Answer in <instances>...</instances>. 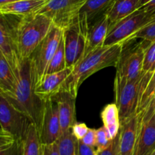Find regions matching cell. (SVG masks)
I'll use <instances>...</instances> for the list:
<instances>
[{
  "label": "cell",
  "mask_w": 155,
  "mask_h": 155,
  "mask_svg": "<svg viewBox=\"0 0 155 155\" xmlns=\"http://www.w3.org/2000/svg\"><path fill=\"white\" fill-rule=\"evenodd\" d=\"M16 83L12 93L5 95L11 103L35 124L39 130L43 116L45 101L35 92L34 77L30 58L24 59L15 72Z\"/></svg>",
  "instance_id": "cell-1"
},
{
  "label": "cell",
  "mask_w": 155,
  "mask_h": 155,
  "mask_svg": "<svg viewBox=\"0 0 155 155\" xmlns=\"http://www.w3.org/2000/svg\"><path fill=\"white\" fill-rule=\"evenodd\" d=\"M123 45L124 43L102 45L85 56L73 68L71 75L62 84L60 92H66L77 98L79 88L88 77L104 68L117 67Z\"/></svg>",
  "instance_id": "cell-2"
},
{
  "label": "cell",
  "mask_w": 155,
  "mask_h": 155,
  "mask_svg": "<svg viewBox=\"0 0 155 155\" xmlns=\"http://www.w3.org/2000/svg\"><path fill=\"white\" fill-rule=\"evenodd\" d=\"M52 25L51 21L42 14L21 17L17 28V45L21 60L30 57Z\"/></svg>",
  "instance_id": "cell-3"
},
{
  "label": "cell",
  "mask_w": 155,
  "mask_h": 155,
  "mask_svg": "<svg viewBox=\"0 0 155 155\" xmlns=\"http://www.w3.org/2000/svg\"><path fill=\"white\" fill-rule=\"evenodd\" d=\"M145 72L134 80L128 81L116 75L114 80L115 104L119 110L120 124L137 114V108Z\"/></svg>",
  "instance_id": "cell-4"
},
{
  "label": "cell",
  "mask_w": 155,
  "mask_h": 155,
  "mask_svg": "<svg viewBox=\"0 0 155 155\" xmlns=\"http://www.w3.org/2000/svg\"><path fill=\"white\" fill-rule=\"evenodd\" d=\"M63 30L52 25L46 36L29 58L31 61L35 86L45 75L48 64L57 51L63 38Z\"/></svg>",
  "instance_id": "cell-5"
},
{
  "label": "cell",
  "mask_w": 155,
  "mask_h": 155,
  "mask_svg": "<svg viewBox=\"0 0 155 155\" xmlns=\"http://www.w3.org/2000/svg\"><path fill=\"white\" fill-rule=\"evenodd\" d=\"M154 17L155 11L146 12L139 8L109 27L103 45H112L127 42L132 36L152 21Z\"/></svg>",
  "instance_id": "cell-6"
},
{
  "label": "cell",
  "mask_w": 155,
  "mask_h": 155,
  "mask_svg": "<svg viewBox=\"0 0 155 155\" xmlns=\"http://www.w3.org/2000/svg\"><path fill=\"white\" fill-rule=\"evenodd\" d=\"M131 41L124 43L117 64V74L128 81L139 78L143 74V62L145 49L151 42L142 40L135 44Z\"/></svg>",
  "instance_id": "cell-7"
},
{
  "label": "cell",
  "mask_w": 155,
  "mask_h": 155,
  "mask_svg": "<svg viewBox=\"0 0 155 155\" xmlns=\"http://www.w3.org/2000/svg\"><path fill=\"white\" fill-rule=\"evenodd\" d=\"M86 0H48L38 13L42 14L52 24L65 30L77 23L80 9Z\"/></svg>",
  "instance_id": "cell-8"
},
{
  "label": "cell",
  "mask_w": 155,
  "mask_h": 155,
  "mask_svg": "<svg viewBox=\"0 0 155 155\" xmlns=\"http://www.w3.org/2000/svg\"><path fill=\"white\" fill-rule=\"evenodd\" d=\"M21 17L0 13V52L15 74L22 61L17 45V28Z\"/></svg>",
  "instance_id": "cell-9"
},
{
  "label": "cell",
  "mask_w": 155,
  "mask_h": 155,
  "mask_svg": "<svg viewBox=\"0 0 155 155\" xmlns=\"http://www.w3.org/2000/svg\"><path fill=\"white\" fill-rule=\"evenodd\" d=\"M32 124L25 114L0 92V128L3 131L13 136L15 140L23 141Z\"/></svg>",
  "instance_id": "cell-10"
},
{
  "label": "cell",
  "mask_w": 155,
  "mask_h": 155,
  "mask_svg": "<svg viewBox=\"0 0 155 155\" xmlns=\"http://www.w3.org/2000/svg\"><path fill=\"white\" fill-rule=\"evenodd\" d=\"M138 115L139 124L134 155H149L155 150V114L148 105Z\"/></svg>",
  "instance_id": "cell-11"
},
{
  "label": "cell",
  "mask_w": 155,
  "mask_h": 155,
  "mask_svg": "<svg viewBox=\"0 0 155 155\" xmlns=\"http://www.w3.org/2000/svg\"><path fill=\"white\" fill-rule=\"evenodd\" d=\"M38 132L42 145L56 142L61 136L58 109L57 103L52 98L45 101L43 116Z\"/></svg>",
  "instance_id": "cell-12"
},
{
  "label": "cell",
  "mask_w": 155,
  "mask_h": 155,
  "mask_svg": "<svg viewBox=\"0 0 155 155\" xmlns=\"http://www.w3.org/2000/svg\"><path fill=\"white\" fill-rule=\"evenodd\" d=\"M63 40L67 68H74L83 57L86 37L80 32L77 24H75L64 30Z\"/></svg>",
  "instance_id": "cell-13"
},
{
  "label": "cell",
  "mask_w": 155,
  "mask_h": 155,
  "mask_svg": "<svg viewBox=\"0 0 155 155\" xmlns=\"http://www.w3.org/2000/svg\"><path fill=\"white\" fill-rule=\"evenodd\" d=\"M114 0H86L80 9L77 26L80 33L86 37L89 27L105 15Z\"/></svg>",
  "instance_id": "cell-14"
},
{
  "label": "cell",
  "mask_w": 155,
  "mask_h": 155,
  "mask_svg": "<svg viewBox=\"0 0 155 155\" xmlns=\"http://www.w3.org/2000/svg\"><path fill=\"white\" fill-rule=\"evenodd\" d=\"M72 71V68H67L59 72L45 74L42 80L35 86L36 95L44 101L53 98L60 92L62 84L71 75Z\"/></svg>",
  "instance_id": "cell-15"
},
{
  "label": "cell",
  "mask_w": 155,
  "mask_h": 155,
  "mask_svg": "<svg viewBox=\"0 0 155 155\" xmlns=\"http://www.w3.org/2000/svg\"><path fill=\"white\" fill-rule=\"evenodd\" d=\"M58 109L62 134L71 130L76 120V98L66 92H60L53 97ZM61 134V135H62Z\"/></svg>",
  "instance_id": "cell-16"
},
{
  "label": "cell",
  "mask_w": 155,
  "mask_h": 155,
  "mask_svg": "<svg viewBox=\"0 0 155 155\" xmlns=\"http://www.w3.org/2000/svg\"><path fill=\"white\" fill-rule=\"evenodd\" d=\"M139 115L121 124L120 130V155H134L139 128Z\"/></svg>",
  "instance_id": "cell-17"
},
{
  "label": "cell",
  "mask_w": 155,
  "mask_h": 155,
  "mask_svg": "<svg viewBox=\"0 0 155 155\" xmlns=\"http://www.w3.org/2000/svg\"><path fill=\"white\" fill-rule=\"evenodd\" d=\"M108 30L109 21L106 15L98 19L89 27L86 36V47L83 58L92 51L104 45Z\"/></svg>",
  "instance_id": "cell-18"
},
{
  "label": "cell",
  "mask_w": 155,
  "mask_h": 155,
  "mask_svg": "<svg viewBox=\"0 0 155 155\" xmlns=\"http://www.w3.org/2000/svg\"><path fill=\"white\" fill-rule=\"evenodd\" d=\"M47 2L48 0H18L0 6V13L22 17L37 14Z\"/></svg>",
  "instance_id": "cell-19"
},
{
  "label": "cell",
  "mask_w": 155,
  "mask_h": 155,
  "mask_svg": "<svg viewBox=\"0 0 155 155\" xmlns=\"http://www.w3.org/2000/svg\"><path fill=\"white\" fill-rule=\"evenodd\" d=\"M140 0H114L106 12L109 27L139 8Z\"/></svg>",
  "instance_id": "cell-20"
},
{
  "label": "cell",
  "mask_w": 155,
  "mask_h": 155,
  "mask_svg": "<svg viewBox=\"0 0 155 155\" xmlns=\"http://www.w3.org/2000/svg\"><path fill=\"white\" fill-rule=\"evenodd\" d=\"M101 118L109 139L112 140L119 134L121 127L119 110L117 104L115 103L107 104L101 112Z\"/></svg>",
  "instance_id": "cell-21"
},
{
  "label": "cell",
  "mask_w": 155,
  "mask_h": 155,
  "mask_svg": "<svg viewBox=\"0 0 155 155\" xmlns=\"http://www.w3.org/2000/svg\"><path fill=\"white\" fill-rule=\"evenodd\" d=\"M155 97V70L146 72L142 78V88L137 108V114L142 113L149 105Z\"/></svg>",
  "instance_id": "cell-22"
},
{
  "label": "cell",
  "mask_w": 155,
  "mask_h": 155,
  "mask_svg": "<svg viewBox=\"0 0 155 155\" xmlns=\"http://www.w3.org/2000/svg\"><path fill=\"white\" fill-rule=\"evenodd\" d=\"M16 83V76L5 58L0 53V91L4 95L12 93Z\"/></svg>",
  "instance_id": "cell-23"
},
{
  "label": "cell",
  "mask_w": 155,
  "mask_h": 155,
  "mask_svg": "<svg viewBox=\"0 0 155 155\" xmlns=\"http://www.w3.org/2000/svg\"><path fill=\"white\" fill-rule=\"evenodd\" d=\"M42 145L36 125L32 124L23 140V155H42Z\"/></svg>",
  "instance_id": "cell-24"
},
{
  "label": "cell",
  "mask_w": 155,
  "mask_h": 155,
  "mask_svg": "<svg viewBox=\"0 0 155 155\" xmlns=\"http://www.w3.org/2000/svg\"><path fill=\"white\" fill-rule=\"evenodd\" d=\"M77 142L71 130L63 133L57 141L60 155H77Z\"/></svg>",
  "instance_id": "cell-25"
},
{
  "label": "cell",
  "mask_w": 155,
  "mask_h": 155,
  "mask_svg": "<svg viewBox=\"0 0 155 155\" xmlns=\"http://www.w3.org/2000/svg\"><path fill=\"white\" fill-rule=\"evenodd\" d=\"M65 68H67L66 58H65L64 40L63 38H62L57 51H55L54 56H53V58L50 61L49 64H48L45 74L59 72V71H61L63 70H64Z\"/></svg>",
  "instance_id": "cell-26"
},
{
  "label": "cell",
  "mask_w": 155,
  "mask_h": 155,
  "mask_svg": "<svg viewBox=\"0 0 155 155\" xmlns=\"http://www.w3.org/2000/svg\"><path fill=\"white\" fill-rule=\"evenodd\" d=\"M138 39L147 41L148 42H152L155 41V17L153 18L152 21H150L148 24H146L137 33L132 36L128 41Z\"/></svg>",
  "instance_id": "cell-27"
},
{
  "label": "cell",
  "mask_w": 155,
  "mask_h": 155,
  "mask_svg": "<svg viewBox=\"0 0 155 155\" xmlns=\"http://www.w3.org/2000/svg\"><path fill=\"white\" fill-rule=\"evenodd\" d=\"M155 70V41L151 42L145 49L143 62V72H153Z\"/></svg>",
  "instance_id": "cell-28"
},
{
  "label": "cell",
  "mask_w": 155,
  "mask_h": 155,
  "mask_svg": "<svg viewBox=\"0 0 155 155\" xmlns=\"http://www.w3.org/2000/svg\"><path fill=\"white\" fill-rule=\"evenodd\" d=\"M110 139H109L106 129L104 126L96 130V145L95 148L96 151H101L104 149L109 145L110 142Z\"/></svg>",
  "instance_id": "cell-29"
},
{
  "label": "cell",
  "mask_w": 155,
  "mask_h": 155,
  "mask_svg": "<svg viewBox=\"0 0 155 155\" xmlns=\"http://www.w3.org/2000/svg\"><path fill=\"white\" fill-rule=\"evenodd\" d=\"M96 155H120V135L110 141L107 148L97 151Z\"/></svg>",
  "instance_id": "cell-30"
},
{
  "label": "cell",
  "mask_w": 155,
  "mask_h": 155,
  "mask_svg": "<svg viewBox=\"0 0 155 155\" xmlns=\"http://www.w3.org/2000/svg\"><path fill=\"white\" fill-rule=\"evenodd\" d=\"M0 155H23V141L15 140L8 148L0 151Z\"/></svg>",
  "instance_id": "cell-31"
},
{
  "label": "cell",
  "mask_w": 155,
  "mask_h": 155,
  "mask_svg": "<svg viewBox=\"0 0 155 155\" xmlns=\"http://www.w3.org/2000/svg\"><path fill=\"white\" fill-rule=\"evenodd\" d=\"M89 128L84 123H76L71 128V133L77 140H81L89 131Z\"/></svg>",
  "instance_id": "cell-32"
},
{
  "label": "cell",
  "mask_w": 155,
  "mask_h": 155,
  "mask_svg": "<svg viewBox=\"0 0 155 155\" xmlns=\"http://www.w3.org/2000/svg\"><path fill=\"white\" fill-rule=\"evenodd\" d=\"M96 148L86 145L81 140H78L77 155H96Z\"/></svg>",
  "instance_id": "cell-33"
},
{
  "label": "cell",
  "mask_w": 155,
  "mask_h": 155,
  "mask_svg": "<svg viewBox=\"0 0 155 155\" xmlns=\"http://www.w3.org/2000/svg\"><path fill=\"white\" fill-rule=\"evenodd\" d=\"M15 139L12 136L6 132H0V151L8 148L14 143Z\"/></svg>",
  "instance_id": "cell-34"
},
{
  "label": "cell",
  "mask_w": 155,
  "mask_h": 155,
  "mask_svg": "<svg viewBox=\"0 0 155 155\" xmlns=\"http://www.w3.org/2000/svg\"><path fill=\"white\" fill-rule=\"evenodd\" d=\"M82 142L89 146L95 148L96 145V130L95 129H89L84 137L81 139Z\"/></svg>",
  "instance_id": "cell-35"
},
{
  "label": "cell",
  "mask_w": 155,
  "mask_h": 155,
  "mask_svg": "<svg viewBox=\"0 0 155 155\" xmlns=\"http://www.w3.org/2000/svg\"><path fill=\"white\" fill-rule=\"evenodd\" d=\"M42 155H60L57 142L49 145H42Z\"/></svg>",
  "instance_id": "cell-36"
},
{
  "label": "cell",
  "mask_w": 155,
  "mask_h": 155,
  "mask_svg": "<svg viewBox=\"0 0 155 155\" xmlns=\"http://www.w3.org/2000/svg\"><path fill=\"white\" fill-rule=\"evenodd\" d=\"M18 1V0H0V6L8 4V3L14 2Z\"/></svg>",
  "instance_id": "cell-37"
},
{
  "label": "cell",
  "mask_w": 155,
  "mask_h": 155,
  "mask_svg": "<svg viewBox=\"0 0 155 155\" xmlns=\"http://www.w3.org/2000/svg\"><path fill=\"white\" fill-rule=\"evenodd\" d=\"M149 105L151 106V107H152V109H153V111H154V114H155V97H154V99L151 101V102L150 103Z\"/></svg>",
  "instance_id": "cell-38"
},
{
  "label": "cell",
  "mask_w": 155,
  "mask_h": 155,
  "mask_svg": "<svg viewBox=\"0 0 155 155\" xmlns=\"http://www.w3.org/2000/svg\"><path fill=\"white\" fill-rule=\"evenodd\" d=\"M149 155H155V150H154V151H153L152 153H151V154H150Z\"/></svg>",
  "instance_id": "cell-39"
},
{
  "label": "cell",
  "mask_w": 155,
  "mask_h": 155,
  "mask_svg": "<svg viewBox=\"0 0 155 155\" xmlns=\"http://www.w3.org/2000/svg\"><path fill=\"white\" fill-rule=\"evenodd\" d=\"M3 131V130H2V129L1 128H0V132H2Z\"/></svg>",
  "instance_id": "cell-40"
},
{
  "label": "cell",
  "mask_w": 155,
  "mask_h": 155,
  "mask_svg": "<svg viewBox=\"0 0 155 155\" xmlns=\"http://www.w3.org/2000/svg\"><path fill=\"white\" fill-rule=\"evenodd\" d=\"M0 92H1V91H0Z\"/></svg>",
  "instance_id": "cell-41"
},
{
  "label": "cell",
  "mask_w": 155,
  "mask_h": 155,
  "mask_svg": "<svg viewBox=\"0 0 155 155\" xmlns=\"http://www.w3.org/2000/svg\"><path fill=\"white\" fill-rule=\"evenodd\" d=\"M0 53H1V52H0Z\"/></svg>",
  "instance_id": "cell-42"
}]
</instances>
